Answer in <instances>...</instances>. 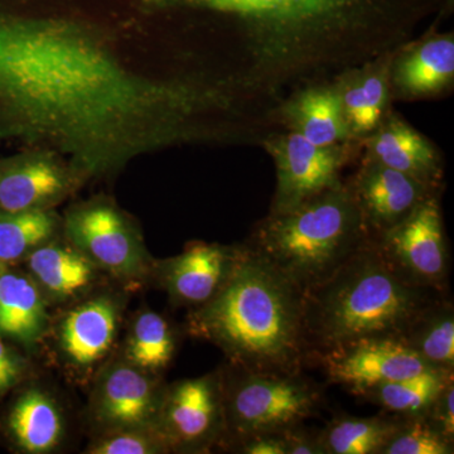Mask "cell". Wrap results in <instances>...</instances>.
<instances>
[{"mask_svg": "<svg viewBox=\"0 0 454 454\" xmlns=\"http://www.w3.org/2000/svg\"><path fill=\"white\" fill-rule=\"evenodd\" d=\"M25 365L14 352L0 339V395L16 387L22 379Z\"/></svg>", "mask_w": 454, "mask_h": 454, "instance_id": "obj_33", "label": "cell"}, {"mask_svg": "<svg viewBox=\"0 0 454 454\" xmlns=\"http://www.w3.org/2000/svg\"><path fill=\"white\" fill-rule=\"evenodd\" d=\"M90 454H157L169 452L160 433L148 428L106 430L94 439Z\"/></svg>", "mask_w": 454, "mask_h": 454, "instance_id": "obj_30", "label": "cell"}, {"mask_svg": "<svg viewBox=\"0 0 454 454\" xmlns=\"http://www.w3.org/2000/svg\"><path fill=\"white\" fill-rule=\"evenodd\" d=\"M429 190V184L419 179L372 162L348 192L367 230H373L378 236L405 220L430 197Z\"/></svg>", "mask_w": 454, "mask_h": 454, "instance_id": "obj_13", "label": "cell"}, {"mask_svg": "<svg viewBox=\"0 0 454 454\" xmlns=\"http://www.w3.org/2000/svg\"><path fill=\"white\" fill-rule=\"evenodd\" d=\"M207 7L274 20H310L333 16L351 5L352 0H195Z\"/></svg>", "mask_w": 454, "mask_h": 454, "instance_id": "obj_27", "label": "cell"}, {"mask_svg": "<svg viewBox=\"0 0 454 454\" xmlns=\"http://www.w3.org/2000/svg\"><path fill=\"white\" fill-rule=\"evenodd\" d=\"M176 92L127 73L74 23L0 13V109L94 168L137 145Z\"/></svg>", "mask_w": 454, "mask_h": 454, "instance_id": "obj_1", "label": "cell"}, {"mask_svg": "<svg viewBox=\"0 0 454 454\" xmlns=\"http://www.w3.org/2000/svg\"><path fill=\"white\" fill-rule=\"evenodd\" d=\"M370 240L351 193L339 186L271 215L245 247L306 294Z\"/></svg>", "mask_w": 454, "mask_h": 454, "instance_id": "obj_4", "label": "cell"}, {"mask_svg": "<svg viewBox=\"0 0 454 454\" xmlns=\"http://www.w3.org/2000/svg\"><path fill=\"white\" fill-rule=\"evenodd\" d=\"M297 133L319 146H333L348 134L340 97L330 90H312L293 104Z\"/></svg>", "mask_w": 454, "mask_h": 454, "instance_id": "obj_25", "label": "cell"}, {"mask_svg": "<svg viewBox=\"0 0 454 454\" xmlns=\"http://www.w3.org/2000/svg\"><path fill=\"white\" fill-rule=\"evenodd\" d=\"M443 297L446 291L409 282L372 239L304 294L309 358L357 340H400L424 309Z\"/></svg>", "mask_w": 454, "mask_h": 454, "instance_id": "obj_3", "label": "cell"}, {"mask_svg": "<svg viewBox=\"0 0 454 454\" xmlns=\"http://www.w3.org/2000/svg\"><path fill=\"white\" fill-rule=\"evenodd\" d=\"M286 454H325L319 443L318 433L307 432L301 426L282 433Z\"/></svg>", "mask_w": 454, "mask_h": 454, "instance_id": "obj_32", "label": "cell"}, {"mask_svg": "<svg viewBox=\"0 0 454 454\" xmlns=\"http://www.w3.org/2000/svg\"><path fill=\"white\" fill-rule=\"evenodd\" d=\"M121 309L107 295L83 301L59 325V348L71 366L88 369L109 354L118 334Z\"/></svg>", "mask_w": 454, "mask_h": 454, "instance_id": "obj_14", "label": "cell"}, {"mask_svg": "<svg viewBox=\"0 0 454 454\" xmlns=\"http://www.w3.org/2000/svg\"><path fill=\"white\" fill-rule=\"evenodd\" d=\"M277 166L273 214L292 210L325 191L339 187L342 160L333 146H319L300 133L283 137L269 145Z\"/></svg>", "mask_w": 454, "mask_h": 454, "instance_id": "obj_11", "label": "cell"}, {"mask_svg": "<svg viewBox=\"0 0 454 454\" xmlns=\"http://www.w3.org/2000/svg\"><path fill=\"white\" fill-rule=\"evenodd\" d=\"M372 240L409 282L446 291L450 254L437 200H424L405 220Z\"/></svg>", "mask_w": 454, "mask_h": 454, "instance_id": "obj_8", "label": "cell"}, {"mask_svg": "<svg viewBox=\"0 0 454 454\" xmlns=\"http://www.w3.org/2000/svg\"><path fill=\"white\" fill-rule=\"evenodd\" d=\"M4 267H5V265H2V264H0V269H3V268H4Z\"/></svg>", "mask_w": 454, "mask_h": 454, "instance_id": "obj_35", "label": "cell"}, {"mask_svg": "<svg viewBox=\"0 0 454 454\" xmlns=\"http://www.w3.org/2000/svg\"><path fill=\"white\" fill-rule=\"evenodd\" d=\"M155 430L169 452H207L225 434L221 370L166 387Z\"/></svg>", "mask_w": 454, "mask_h": 454, "instance_id": "obj_6", "label": "cell"}, {"mask_svg": "<svg viewBox=\"0 0 454 454\" xmlns=\"http://www.w3.org/2000/svg\"><path fill=\"white\" fill-rule=\"evenodd\" d=\"M234 450L235 452L243 454H286L282 433L245 439L236 444Z\"/></svg>", "mask_w": 454, "mask_h": 454, "instance_id": "obj_34", "label": "cell"}, {"mask_svg": "<svg viewBox=\"0 0 454 454\" xmlns=\"http://www.w3.org/2000/svg\"><path fill=\"white\" fill-rule=\"evenodd\" d=\"M175 351V334L168 322L158 313L142 310L130 325L124 360L155 375L169 365Z\"/></svg>", "mask_w": 454, "mask_h": 454, "instance_id": "obj_24", "label": "cell"}, {"mask_svg": "<svg viewBox=\"0 0 454 454\" xmlns=\"http://www.w3.org/2000/svg\"><path fill=\"white\" fill-rule=\"evenodd\" d=\"M244 253V247L195 243L184 253L155 262L153 276L178 306L197 309L225 286Z\"/></svg>", "mask_w": 454, "mask_h": 454, "instance_id": "obj_12", "label": "cell"}, {"mask_svg": "<svg viewBox=\"0 0 454 454\" xmlns=\"http://www.w3.org/2000/svg\"><path fill=\"white\" fill-rule=\"evenodd\" d=\"M57 220L44 208L20 212L0 211V264H14L33 250L49 243Z\"/></svg>", "mask_w": 454, "mask_h": 454, "instance_id": "obj_26", "label": "cell"}, {"mask_svg": "<svg viewBox=\"0 0 454 454\" xmlns=\"http://www.w3.org/2000/svg\"><path fill=\"white\" fill-rule=\"evenodd\" d=\"M8 429L23 452H52L64 437V418L55 400L40 389L25 391L12 406Z\"/></svg>", "mask_w": 454, "mask_h": 454, "instance_id": "obj_18", "label": "cell"}, {"mask_svg": "<svg viewBox=\"0 0 454 454\" xmlns=\"http://www.w3.org/2000/svg\"><path fill=\"white\" fill-rule=\"evenodd\" d=\"M71 245L98 270L124 283L153 276L154 260L124 216L107 205H90L71 212L66 220Z\"/></svg>", "mask_w": 454, "mask_h": 454, "instance_id": "obj_7", "label": "cell"}, {"mask_svg": "<svg viewBox=\"0 0 454 454\" xmlns=\"http://www.w3.org/2000/svg\"><path fill=\"white\" fill-rule=\"evenodd\" d=\"M225 434L236 444L262 434H280L315 415L322 390L298 372H256L229 365L221 370Z\"/></svg>", "mask_w": 454, "mask_h": 454, "instance_id": "obj_5", "label": "cell"}, {"mask_svg": "<svg viewBox=\"0 0 454 454\" xmlns=\"http://www.w3.org/2000/svg\"><path fill=\"white\" fill-rule=\"evenodd\" d=\"M340 97L346 124L354 133H370L378 127L387 101L384 80L378 76L367 77Z\"/></svg>", "mask_w": 454, "mask_h": 454, "instance_id": "obj_28", "label": "cell"}, {"mask_svg": "<svg viewBox=\"0 0 454 454\" xmlns=\"http://www.w3.org/2000/svg\"><path fill=\"white\" fill-rule=\"evenodd\" d=\"M187 327L223 349L230 365L298 372L309 360L303 293L247 247L223 289L191 310Z\"/></svg>", "mask_w": 454, "mask_h": 454, "instance_id": "obj_2", "label": "cell"}, {"mask_svg": "<svg viewBox=\"0 0 454 454\" xmlns=\"http://www.w3.org/2000/svg\"><path fill=\"white\" fill-rule=\"evenodd\" d=\"M49 325L46 295L31 276L0 269V334L35 345Z\"/></svg>", "mask_w": 454, "mask_h": 454, "instance_id": "obj_16", "label": "cell"}, {"mask_svg": "<svg viewBox=\"0 0 454 454\" xmlns=\"http://www.w3.org/2000/svg\"><path fill=\"white\" fill-rule=\"evenodd\" d=\"M328 380L349 391L437 370L395 339H370L317 354Z\"/></svg>", "mask_w": 454, "mask_h": 454, "instance_id": "obj_9", "label": "cell"}, {"mask_svg": "<svg viewBox=\"0 0 454 454\" xmlns=\"http://www.w3.org/2000/svg\"><path fill=\"white\" fill-rule=\"evenodd\" d=\"M452 381L454 372L428 370L402 380L352 391V394L380 406L387 413L418 417L427 413L433 400Z\"/></svg>", "mask_w": 454, "mask_h": 454, "instance_id": "obj_20", "label": "cell"}, {"mask_svg": "<svg viewBox=\"0 0 454 454\" xmlns=\"http://www.w3.org/2000/svg\"><path fill=\"white\" fill-rule=\"evenodd\" d=\"M67 187L64 170L49 160L33 158L11 164L0 168V211L44 208L64 195Z\"/></svg>", "mask_w": 454, "mask_h": 454, "instance_id": "obj_17", "label": "cell"}, {"mask_svg": "<svg viewBox=\"0 0 454 454\" xmlns=\"http://www.w3.org/2000/svg\"><path fill=\"white\" fill-rule=\"evenodd\" d=\"M399 424V415L394 414L337 417L318 433L319 443L325 454H380Z\"/></svg>", "mask_w": 454, "mask_h": 454, "instance_id": "obj_22", "label": "cell"}, {"mask_svg": "<svg viewBox=\"0 0 454 454\" xmlns=\"http://www.w3.org/2000/svg\"><path fill=\"white\" fill-rule=\"evenodd\" d=\"M454 42L450 37L434 38L411 52L399 66L397 85L414 95L437 92L452 82Z\"/></svg>", "mask_w": 454, "mask_h": 454, "instance_id": "obj_23", "label": "cell"}, {"mask_svg": "<svg viewBox=\"0 0 454 454\" xmlns=\"http://www.w3.org/2000/svg\"><path fill=\"white\" fill-rule=\"evenodd\" d=\"M424 418L442 437L454 443V381L433 400Z\"/></svg>", "mask_w": 454, "mask_h": 454, "instance_id": "obj_31", "label": "cell"}, {"mask_svg": "<svg viewBox=\"0 0 454 454\" xmlns=\"http://www.w3.org/2000/svg\"><path fill=\"white\" fill-rule=\"evenodd\" d=\"M373 163L389 167L432 186L439 177L437 155L426 139L402 121H391L372 140Z\"/></svg>", "mask_w": 454, "mask_h": 454, "instance_id": "obj_19", "label": "cell"}, {"mask_svg": "<svg viewBox=\"0 0 454 454\" xmlns=\"http://www.w3.org/2000/svg\"><path fill=\"white\" fill-rule=\"evenodd\" d=\"M29 276L46 297L67 301L85 294L98 279V269L76 247L46 243L27 256Z\"/></svg>", "mask_w": 454, "mask_h": 454, "instance_id": "obj_15", "label": "cell"}, {"mask_svg": "<svg viewBox=\"0 0 454 454\" xmlns=\"http://www.w3.org/2000/svg\"><path fill=\"white\" fill-rule=\"evenodd\" d=\"M153 373L127 361L107 367L95 387L91 414L106 430L155 429L164 395Z\"/></svg>", "mask_w": 454, "mask_h": 454, "instance_id": "obj_10", "label": "cell"}, {"mask_svg": "<svg viewBox=\"0 0 454 454\" xmlns=\"http://www.w3.org/2000/svg\"><path fill=\"white\" fill-rule=\"evenodd\" d=\"M454 443L430 427L424 415L400 417V424L380 454H453Z\"/></svg>", "mask_w": 454, "mask_h": 454, "instance_id": "obj_29", "label": "cell"}, {"mask_svg": "<svg viewBox=\"0 0 454 454\" xmlns=\"http://www.w3.org/2000/svg\"><path fill=\"white\" fill-rule=\"evenodd\" d=\"M400 340L442 372H454V307L448 297L423 310L406 328Z\"/></svg>", "mask_w": 454, "mask_h": 454, "instance_id": "obj_21", "label": "cell"}]
</instances>
